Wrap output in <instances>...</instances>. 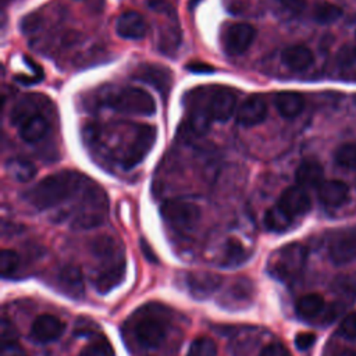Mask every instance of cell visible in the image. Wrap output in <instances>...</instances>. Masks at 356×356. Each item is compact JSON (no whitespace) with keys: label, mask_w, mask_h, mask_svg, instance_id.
Segmentation results:
<instances>
[{"label":"cell","mask_w":356,"mask_h":356,"mask_svg":"<svg viewBox=\"0 0 356 356\" xmlns=\"http://www.w3.org/2000/svg\"><path fill=\"white\" fill-rule=\"evenodd\" d=\"M334 159L338 165L346 170H356V145L355 143L341 145L335 150Z\"/></svg>","instance_id":"f1b7e54d"},{"label":"cell","mask_w":356,"mask_h":356,"mask_svg":"<svg viewBox=\"0 0 356 356\" xmlns=\"http://www.w3.org/2000/svg\"><path fill=\"white\" fill-rule=\"evenodd\" d=\"M292 217L288 216L280 206L270 207L264 214V225L268 231L273 232H282L288 229L292 224Z\"/></svg>","instance_id":"484cf974"},{"label":"cell","mask_w":356,"mask_h":356,"mask_svg":"<svg viewBox=\"0 0 356 356\" xmlns=\"http://www.w3.org/2000/svg\"><path fill=\"white\" fill-rule=\"evenodd\" d=\"M19 264V256L13 249H3L0 253V273L3 278L13 275Z\"/></svg>","instance_id":"1f68e13d"},{"label":"cell","mask_w":356,"mask_h":356,"mask_svg":"<svg viewBox=\"0 0 356 356\" xmlns=\"http://www.w3.org/2000/svg\"><path fill=\"white\" fill-rule=\"evenodd\" d=\"M40 97L33 95H26L25 97H21L11 110V122L17 127H19L22 122L29 120L32 115L40 113Z\"/></svg>","instance_id":"603a6c76"},{"label":"cell","mask_w":356,"mask_h":356,"mask_svg":"<svg viewBox=\"0 0 356 356\" xmlns=\"http://www.w3.org/2000/svg\"><path fill=\"white\" fill-rule=\"evenodd\" d=\"M88 185L85 177L76 171H60L51 174L24 193V199L39 210L51 209L74 197Z\"/></svg>","instance_id":"6da1fadb"},{"label":"cell","mask_w":356,"mask_h":356,"mask_svg":"<svg viewBox=\"0 0 356 356\" xmlns=\"http://www.w3.org/2000/svg\"><path fill=\"white\" fill-rule=\"evenodd\" d=\"M281 61L292 71H303L313 64L314 56L305 44H292L282 50Z\"/></svg>","instance_id":"ffe728a7"},{"label":"cell","mask_w":356,"mask_h":356,"mask_svg":"<svg viewBox=\"0 0 356 356\" xmlns=\"http://www.w3.org/2000/svg\"><path fill=\"white\" fill-rule=\"evenodd\" d=\"M277 206H280L288 216L295 218L306 214L310 210L312 200L305 188L299 185H292L281 192Z\"/></svg>","instance_id":"ba28073f"},{"label":"cell","mask_w":356,"mask_h":356,"mask_svg":"<svg viewBox=\"0 0 356 356\" xmlns=\"http://www.w3.org/2000/svg\"><path fill=\"white\" fill-rule=\"evenodd\" d=\"M6 171L17 182H28L36 174L35 164L25 157H11L6 163Z\"/></svg>","instance_id":"cb8c5ba5"},{"label":"cell","mask_w":356,"mask_h":356,"mask_svg":"<svg viewBox=\"0 0 356 356\" xmlns=\"http://www.w3.org/2000/svg\"><path fill=\"white\" fill-rule=\"evenodd\" d=\"M65 330V324L56 316H38L31 327V335L36 342L47 343L58 339Z\"/></svg>","instance_id":"9c48e42d"},{"label":"cell","mask_w":356,"mask_h":356,"mask_svg":"<svg viewBox=\"0 0 356 356\" xmlns=\"http://www.w3.org/2000/svg\"><path fill=\"white\" fill-rule=\"evenodd\" d=\"M57 285L58 288L70 298L78 299L83 296L85 285L83 275L79 266L67 264L57 274Z\"/></svg>","instance_id":"5bb4252c"},{"label":"cell","mask_w":356,"mask_h":356,"mask_svg":"<svg viewBox=\"0 0 356 356\" xmlns=\"http://www.w3.org/2000/svg\"><path fill=\"white\" fill-rule=\"evenodd\" d=\"M330 257L335 264H345L356 259V225L332 241Z\"/></svg>","instance_id":"4fadbf2b"},{"label":"cell","mask_w":356,"mask_h":356,"mask_svg":"<svg viewBox=\"0 0 356 356\" xmlns=\"http://www.w3.org/2000/svg\"><path fill=\"white\" fill-rule=\"evenodd\" d=\"M79 356H114V349L106 338H95L82 348Z\"/></svg>","instance_id":"4dcf8cb0"},{"label":"cell","mask_w":356,"mask_h":356,"mask_svg":"<svg viewBox=\"0 0 356 356\" xmlns=\"http://www.w3.org/2000/svg\"><path fill=\"white\" fill-rule=\"evenodd\" d=\"M337 63L342 68L353 65L356 63V47L352 44H343L337 53Z\"/></svg>","instance_id":"d6a6232c"},{"label":"cell","mask_w":356,"mask_h":356,"mask_svg":"<svg viewBox=\"0 0 356 356\" xmlns=\"http://www.w3.org/2000/svg\"><path fill=\"white\" fill-rule=\"evenodd\" d=\"M108 106L122 114L152 115L156 111L154 99L138 86H125L108 96Z\"/></svg>","instance_id":"3957f363"},{"label":"cell","mask_w":356,"mask_h":356,"mask_svg":"<svg viewBox=\"0 0 356 356\" xmlns=\"http://www.w3.org/2000/svg\"><path fill=\"white\" fill-rule=\"evenodd\" d=\"M316 339V334L313 332H299L295 337V345L299 350H306L314 345Z\"/></svg>","instance_id":"d590c367"},{"label":"cell","mask_w":356,"mask_h":356,"mask_svg":"<svg viewBox=\"0 0 356 356\" xmlns=\"http://www.w3.org/2000/svg\"><path fill=\"white\" fill-rule=\"evenodd\" d=\"M259 356H291V355L282 343L274 342V343H270L266 348H263V350L260 352Z\"/></svg>","instance_id":"74e56055"},{"label":"cell","mask_w":356,"mask_h":356,"mask_svg":"<svg viewBox=\"0 0 356 356\" xmlns=\"http://www.w3.org/2000/svg\"><path fill=\"white\" fill-rule=\"evenodd\" d=\"M296 185L305 189H318L324 182V170L316 160H305L299 164L295 172Z\"/></svg>","instance_id":"e0dca14e"},{"label":"cell","mask_w":356,"mask_h":356,"mask_svg":"<svg viewBox=\"0 0 356 356\" xmlns=\"http://www.w3.org/2000/svg\"><path fill=\"white\" fill-rule=\"evenodd\" d=\"M341 15H342V8L339 6L328 3V1L318 3L313 8V19L323 25L335 22L337 19L341 18Z\"/></svg>","instance_id":"4316f807"},{"label":"cell","mask_w":356,"mask_h":356,"mask_svg":"<svg viewBox=\"0 0 356 356\" xmlns=\"http://www.w3.org/2000/svg\"><path fill=\"white\" fill-rule=\"evenodd\" d=\"M335 356H356V350H355V349H349V348H346V349L339 350Z\"/></svg>","instance_id":"b9f144b4"},{"label":"cell","mask_w":356,"mask_h":356,"mask_svg":"<svg viewBox=\"0 0 356 356\" xmlns=\"http://www.w3.org/2000/svg\"><path fill=\"white\" fill-rule=\"evenodd\" d=\"M256 31L250 24L234 22L228 24L221 33V46L228 56L243 54L253 43Z\"/></svg>","instance_id":"8992f818"},{"label":"cell","mask_w":356,"mask_h":356,"mask_svg":"<svg viewBox=\"0 0 356 356\" xmlns=\"http://www.w3.org/2000/svg\"><path fill=\"white\" fill-rule=\"evenodd\" d=\"M267 117V103L263 96L252 95L246 97L236 110V121L243 127H253Z\"/></svg>","instance_id":"30bf717a"},{"label":"cell","mask_w":356,"mask_h":356,"mask_svg":"<svg viewBox=\"0 0 356 356\" xmlns=\"http://www.w3.org/2000/svg\"><path fill=\"white\" fill-rule=\"evenodd\" d=\"M355 102H356V97H355Z\"/></svg>","instance_id":"7bdbcfd3"},{"label":"cell","mask_w":356,"mask_h":356,"mask_svg":"<svg viewBox=\"0 0 356 356\" xmlns=\"http://www.w3.org/2000/svg\"><path fill=\"white\" fill-rule=\"evenodd\" d=\"M222 278L217 274H210V273H196L191 274L188 278V285L193 296L196 298H207L218 289L221 285Z\"/></svg>","instance_id":"7402d4cb"},{"label":"cell","mask_w":356,"mask_h":356,"mask_svg":"<svg viewBox=\"0 0 356 356\" xmlns=\"http://www.w3.org/2000/svg\"><path fill=\"white\" fill-rule=\"evenodd\" d=\"M156 134L157 132L152 125H139L136 128L132 140L128 143L124 154L121 156V164L125 170L136 167L145 159L154 145Z\"/></svg>","instance_id":"5b68a950"},{"label":"cell","mask_w":356,"mask_h":356,"mask_svg":"<svg viewBox=\"0 0 356 356\" xmlns=\"http://www.w3.org/2000/svg\"><path fill=\"white\" fill-rule=\"evenodd\" d=\"M246 250L242 243L236 239H229L225 243L224 254H222V266L225 267H235L242 264L246 260Z\"/></svg>","instance_id":"83f0119b"},{"label":"cell","mask_w":356,"mask_h":356,"mask_svg":"<svg viewBox=\"0 0 356 356\" xmlns=\"http://www.w3.org/2000/svg\"><path fill=\"white\" fill-rule=\"evenodd\" d=\"M324 298L318 293H307L296 302V313L300 318L312 320L324 310Z\"/></svg>","instance_id":"d4e9b609"},{"label":"cell","mask_w":356,"mask_h":356,"mask_svg":"<svg viewBox=\"0 0 356 356\" xmlns=\"http://www.w3.org/2000/svg\"><path fill=\"white\" fill-rule=\"evenodd\" d=\"M236 108V95L231 89H218L209 99V114L211 121H228Z\"/></svg>","instance_id":"8fae6325"},{"label":"cell","mask_w":356,"mask_h":356,"mask_svg":"<svg viewBox=\"0 0 356 356\" xmlns=\"http://www.w3.org/2000/svg\"><path fill=\"white\" fill-rule=\"evenodd\" d=\"M18 338V331L15 328V325L13 324V321H10L8 318L3 317L1 323H0V341L1 345L3 343H8V342H15Z\"/></svg>","instance_id":"836d02e7"},{"label":"cell","mask_w":356,"mask_h":356,"mask_svg":"<svg viewBox=\"0 0 356 356\" xmlns=\"http://www.w3.org/2000/svg\"><path fill=\"white\" fill-rule=\"evenodd\" d=\"M317 193L320 202L328 207H341L349 199V188L343 181L339 179L324 181L318 186Z\"/></svg>","instance_id":"9a60e30c"},{"label":"cell","mask_w":356,"mask_h":356,"mask_svg":"<svg viewBox=\"0 0 356 356\" xmlns=\"http://www.w3.org/2000/svg\"><path fill=\"white\" fill-rule=\"evenodd\" d=\"M160 213L170 225L178 229L195 227L200 217V210L196 204L179 199L165 200L160 207Z\"/></svg>","instance_id":"277c9868"},{"label":"cell","mask_w":356,"mask_h":356,"mask_svg":"<svg viewBox=\"0 0 356 356\" xmlns=\"http://www.w3.org/2000/svg\"><path fill=\"white\" fill-rule=\"evenodd\" d=\"M50 129V121L43 113L32 115L29 120L18 127V134L22 140L28 143H36L42 140Z\"/></svg>","instance_id":"d6986e66"},{"label":"cell","mask_w":356,"mask_h":356,"mask_svg":"<svg viewBox=\"0 0 356 356\" xmlns=\"http://www.w3.org/2000/svg\"><path fill=\"white\" fill-rule=\"evenodd\" d=\"M217 345L209 337H199L189 345L186 356H216Z\"/></svg>","instance_id":"f546056e"},{"label":"cell","mask_w":356,"mask_h":356,"mask_svg":"<svg viewBox=\"0 0 356 356\" xmlns=\"http://www.w3.org/2000/svg\"><path fill=\"white\" fill-rule=\"evenodd\" d=\"M186 70H189L195 74H206V72H211L214 68L207 65L206 63H192V64L186 65Z\"/></svg>","instance_id":"ab89813d"},{"label":"cell","mask_w":356,"mask_h":356,"mask_svg":"<svg viewBox=\"0 0 356 356\" xmlns=\"http://www.w3.org/2000/svg\"><path fill=\"white\" fill-rule=\"evenodd\" d=\"M274 104L284 118H295L305 108V97L293 90H282L274 96Z\"/></svg>","instance_id":"44dd1931"},{"label":"cell","mask_w":356,"mask_h":356,"mask_svg":"<svg viewBox=\"0 0 356 356\" xmlns=\"http://www.w3.org/2000/svg\"><path fill=\"white\" fill-rule=\"evenodd\" d=\"M124 274H125L124 259L117 260L111 264H107L93 278L95 288L97 289V292L106 293L113 288H115L124 280Z\"/></svg>","instance_id":"2e32d148"},{"label":"cell","mask_w":356,"mask_h":356,"mask_svg":"<svg viewBox=\"0 0 356 356\" xmlns=\"http://www.w3.org/2000/svg\"><path fill=\"white\" fill-rule=\"evenodd\" d=\"M307 249L299 242H291L277 249L267 261V271L280 281L296 278L305 268Z\"/></svg>","instance_id":"7a4b0ae2"},{"label":"cell","mask_w":356,"mask_h":356,"mask_svg":"<svg viewBox=\"0 0 356 356\" xmlns=\"http://www.w3.org/2000/svg\"><path fill=\"white\" fill-rule=\"evenodd\" d=\"M140 248H142L143 254L146 256V259H149V260H152V261H156V257H154V254L152 253V250H150V248H149V245H147L146 242L140 241Z\"/></svg>","instance_id":"60d3db41"},{"label":"cell","mask_w":356,"mask_h":356,"mask_svg":"<svg viewBox=\"0 0 356 356\" xmlns=\"http://www.w3.org/2000/svg\"><path fill=\"white\" fill-rule=\"evenodd\" d=\"M339 334L346 339H356V313L348 314L341 321Z\"/></svg>","instance_id":"e575fe53"},{"label":"cell","mask_w":356,"mask_h":356,"mask_svg":"<svg viewBox=\"0 0 356 356\" xmlns=\"http://www.w3.org/2000/svg\"><path fill=\"white\" fill-rule=\"evenodd\" d=\"M115 31L120 38L139 40L145 38L147 32V24L142 14L134 10L124 11L115 22Z\"/></svg>","instance_id":"7c38bea8"},{"label":"cell","mask_w":356,"mask_h":356,"mask_svg":"<svg viewBox=\"0 0 356 356\" xmlns=\"http://www.w3.org/2000/svg\"><path fill=\"white\" fill-rule=\"evenodd\" d=\"M0 356H28L26 350L15 341V342H8L1 345V352Z\"/></svg>","instance_id":"8d00e7d4"},{"label":"cell","mask_w":356,"mask_h":356,"mask_svg":"<svg viewBox=\"0 0 356 356\" xmlns=\"http://www.w3.org/2000/svg\"><path fill=\"white\" fill-rule=\"evenodd\" d=\"M275 1H278L282 7L293 13H299L305 8V0H275Z\"/></svg>","instance_id":"f35d334b"},{"label":"cell","mask_w":356,"mask_h":356,"mask_svg":"<svg viewBox=\"0 0 356 356\" xmlns=\"http://www.w3.org/2000/svg\"><path fill=\"white\" fill-rule=\"evenodd\" d=\"M167 328L157 316H143L135 325V338L143 348H157L165 338Z\"/></svg>","instance_id":"52a82bcc"},{"label":"cell","mask_w":356,"mask_h":356,"mask_svg":"<svg viewBox=\"0 0 356 356\" xmlns=\"http://www.w3.org/2000/svg\"><path fill=\"white\" fill-rule=\"evenodd\" d=\"M135 76L143 82L150 83L161 93L168 92L171 85V72L165 67L157 64H143L136 71Z\"/></svg>","instance_id":"ac0fdd59"}]
</instances>
